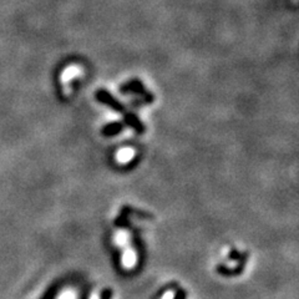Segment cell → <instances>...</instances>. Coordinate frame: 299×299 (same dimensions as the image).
Returning a JSON list of instances; mask_svg holds the SVG:
<instances>
[{
    "instance_id": "5b68a950",
    "label": "cell",
    "mask_w": 299,
    "mask_h": 299,
    "mask_svg": "<svg viewBox=\"0 0 299 299\" xmlns=\"http://www.w3.org/2000/svg\"><path fill=\"white\" fill-rule=\"evenodd\" d=\"M112 241H114L115 246L119 247V248H122V247L131 243V233H130L127 229H124V228L117 229V231L114 233Z\"/></svg>"
},
{
    "instance_id": "277c9868",
    "label": "cell",
    "mask_w": 299,
    "mask_h": 299,
    "mask_svg": "<svg viewBox=\"0 0 299 299\" xmlns=\"http://www.w3.org/2000/svg\"><path fill=\"white\" fill-rule=\"evenodd\" d=\"M124 120H125V122H126V125H129L130 127H132V129H134L135 131L137 132V134H140V135L144 134L145 130H146L144 122L140 120V117L137 116L135 112L125 111L124 112Z\"/></svg>"
},
{
    "instance_id": "52a82bcc",
    "label": "cell",
    "mask_w": 299,
    "mask_h": 299,
    "mask_svg": "<svg viewBox=\"0 0 299 299\" xmlns=\"http://www.w3.org/2000/svg\"><path fill=\"white\" fill-rule=\"evenodd\" d=\"M55 299H79V291L75 287H66L57 294Z\"/></svg>"
},
{
    "instance_id": "9c48e42d",
    "label": "cell",
    "mask_w": 299,
    "mask_h": 299,
    "mask_svg": "<svg viewBox=\"0 0 299 299\" xmlns=\"http://www.w3.org/2000/svg\"><path fill=\"white\" fill-rule=\"evenodd\" d=\"M174 297H176V292L173 289H168V291H166L162 294L159 299H174Z\"/></svg>"
},
{
    "instance_id": "3957f363",
    "label": "cell",
    "mask_w": 299,
    "mask_h": 299,
    "mask_svg": "<svg viewBox=\"0 0 299 299\" xmlns=\"http://www.w3.org/2000/svg\"><path fill=\"white\" fill-rule=\"evenodd\" d=\"M139 262V257H137V252L135 247L131 243L127 246L122 247L121 252V267L125 271H132L135 267L137 266Z\"/></svg>"
},
{
    "instance_id": "7a4b0ae2",
    "label": "cell",
    "mask_w": 299,
    "mask_h": 299,
    "mask_svg": "<svg viewBox=\"0 0 299 299\" xmlns=\"http://www.w3.org/2000/svg\"><path fill=\"white\" fill-rule=\"evenodd\" d=\"M95 99L100 102V104L105 105V106L110 107L111 110H114L115 112L119 114H124L126 111V107L122 104L120 100H117L111 92L107 91L106 89H99L95 92Z\"/></svg>"
},
{
    "instance_id": "ba28073f",
    "label": "cell",
    "mask_w": 299,
    "mask_h": 299,
    "mask_svg": "<svg viewBox=\"0 0 299 299\" xmlns=\"http://www.w3.org/2000/svg\"><path fill=\"white\" fill-rule=\"evenodd\" d=\"M116 157H117V161L121 162V163H127V162L131 161L132 157H134V152H132L130 149H124L117 153Z\"/></svg>"
},
{
    "instance_id": "30bf717a",
    "label": "cell",
    "mask_w": 299,
    "mask_h": 299,
    "mask_svg": "<svg viewBox=\"0 0 299 299\" xmlns=\"http://www.w3.org/2000/svg\"><path fill=\"white\" fill-rule=\"evenodd\" d=\"M89 299H101V297H100V294L97 293V292H94V293L90 296Z\"/></svg>"
},
{
    "instance_id": "8992f818",
    "label": "cell",
    "mask_w": 299,
    "mask_h": 299,
    "mask_svg": "<svg viewBox=\"0 0 299 299\" xmlns=\"http://www.w3.org/2000/svg\"><path fill=\"white\" fill-rule=\"evenodd\" d=\"M124 127H125V125L120 121L110 122V124L105 125V126L102 127V135H104V136H107V137L115 136V135L122 132Z\"/></svg>"
},
{
    "instance_id": "6da1fadb",
    "label": "cell",
    "mask_w": 299,
    "mask_h": 299,
    "mask_svg": "<svg viewBox=\"0 0 299 299\" xmlns=\"http://www.w3.org/2000/svg\"><path fill=\"white\" fill-rule=\"evenodd\" d=\"M120 92L124 95H136L144 101V104H152L154 100L153 94L146 89L140 79H131L120 86Z\"/></svg>"
}]
</instances>
